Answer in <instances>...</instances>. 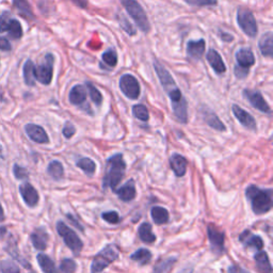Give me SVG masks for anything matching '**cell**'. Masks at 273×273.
Returning <instances> with one entry per match:
<instances>
[{"label": "cell", "mask_w": 273, "mask_h": 273, "mask_svg": "<svg viewBox=\"0 0 273 273\" xmlns=\"http://www.w3.org/2000/svg\"><path fill=\"white\" fill-rule=\"evenodd\" d=\"M154 69L156 71V74L158 76L161 86L164 92L170 97L172 104V110L175 114L176 119L183 124L188 122V113H187V101L183 94L177 87L175 80L173 79L172 75L169 73L159 61H154Z\"/></svg>", "instance_id": "obj_1"}, {"label": "cell", "mask_w": 273, "mask_h": 273, "mask_svg": "<svg viewBox=\"0 0 273 273\" xmlns=\"http://www.w3.org/2000/svg\"><path fill=\"white\" fill-rule=\"evenodd\" d=\"M247 198L251 202L252 211L256 215H264L272 208V190L260 189L257 186L251 185L246 189Z\"/></svg>", "instance_id": "obj_2"}, {"label": "cell", "mask_w": 273, "mask_h": 273, "mask_svg": "<svg viewBox=\"0 0 273 273\" xmlns=\"http://www.w3.org/2000/svg\"><path fill=\"white\" fill-rule=\"evenodd\" d=\"M126 162L123 159L122 154H115L107 160L106 174L103 180V188H111L115 190V188L120 184L125 174Z\"/></svg>", "instance_id": "obj_3"}, {"label": "cell", "mask_w": 273, "mask_h": 273, "mask_svg": "<svg viewBox=\"0 0 273 273\" xmlns=\"http://www.w3.org/2000/svg\"><path fill=\"white\" fill-rule=\"evenodd\" d=\"M120 2L142 32H150L151 24L142 6L136 0H120Z\"/></svg>", "instance_id": "obj_4"}, {"label": "cell", "mask_w": 273, "mask_h": 273, "mask_svg": "<svg viewBox=\"0 0 273 273\" xmlns=\"http://www.w3.org/2000/svg\"><path fill=\"white\" fill-rule=\"evenodd\" d=\"M119 258V252L114 246L109 245L94 256L91 264V272L99 273Z\"/></svg>", "instance_id": "obj_5"}, {"label": "cell", "mask_w": 273, "mask_h": 273, "mask_svg": "<svg viewBox=\"0 0 273 273\" xmlns=\"http://www.w3.org/2000/svg\"><path fill=\"white\" fill-rule=\"evenodd\" d=\"M56 227H57L58 234L63 238L64 244L70 248V250L73 252V253L78 255L83 248V243L78 237V235L62 221L57 222Z\"/></svg>", "instance_id": "obj_6"}, {"label": "cell", "mask_w": 273, "mask_h": 273, "mask_svg": "<svg viewBox=\"0 0 273 273\" xmlns=\"http://www.w3.org/2000/svg\"><path fill=\"white\" fill-rule=\"evenodd\" d=\"M237 24L244 32L250 37L255 38L258 32L256 19L250 10L246 8H238L237 10Z\"/></svg>", "instance_id": "obj_7"}, {"label": "cell", "mask_w": 273, "mask_h": 273, "mask_svg": "<svg viewBox=\"0 0 273 273\" xmlns=\"http://www.w3.org/2000/svg\"><path fill=\"white\" fill-rule=\"evenodd\" d=\"M0 32H7L13 40L22 39L24 35L22 24L16 18H12L9 11H5L0 15Z\"/></svg>", "instance_id": "obj_8"}, {"label": "cell", "mask_w": 273, "mask_h": 273, "mask_svg": "<svg viewBox=\"0 0 273 273\" xmlns=\"http://www.w3.org/2000/svg\"><path fill=\"white\" fill-rule=\"evenodd\" d=\"M54 63L55 57L52 54H47L38 66H36V79L44 86L51 83L54 76Z\"/></svg>", "instance_id": "obj_9"}, {"label": "cell", "mask_w": 273, "mask_h": 273, "mask_svg": "<svg viewBox=\"0 0 273 273\" xmlns=\"http://www.w3.org/2000/svg\"><path fill=\"white\" fill-rule=\"evenodd\" d=\"M120 90L129 99H138L141 93L139 81L130 74H125L120 78Z\"/></svg>", "instance_id": "obj_10"}, {"label": "cell", "mask_w": 273, "mask_h": 273, "mask_svg": "<svg viewBox=\"0 0 273 273\" xmlns=\"http://www.w3.org/2000/svg\"><path fill=\"white\" fill-rule=\"evenodd\" d=\"M207 234L213 252H215L218 255L222 254L224 252V233L222 230L217 228V226H215L214 224H209L207 227Z\"/></svg>", "instance_id": "obj_11"}, {"label": "cell", "mask_w": 273, "mask_h": 273, "mask_svg": "<svg viewBox=\"0 0 273 273\" xmlns=\"http://www.w3.org/2000/svg\"><path fill=\"white\" fill-rule=\"evenodd\" d=\"M245 98L253 106L255 109L259 110L262 113H271V108L269 106V104L265 100V98L262 97L261 93L255 90H250V89H245L244 92Z\"/></svg>", "instance_id": "obj_12"}, {"label": "cell", "mask_w": 273, "mask_h": 273, "mask_svg": "<svg viewBox=\"0 0 273 273\" xmlns=\"http://www.w3.org/2000/svg\"><path fill=\"white\" fill-rule=\"evenodd\" d=\"M18 190H19L20 196H22V198H23V201L25 202V204L28 207L33 208L39 204V201H40L39 192L30 183H28V182L23 183L22 185L19 186Z\"/></svg>", "instance_id": "obj_13"}, {"label": "cell", "mask_w": 273, "mask_h": 273, "mask_svg": "<svg viewBox=\"0 0 273 273\" xmlns=\"http://www.w3.org/2000/svg\"><path fill=\"white\" fill-rule=\"evenodd\" d=\"M25 132L30 140L39 144L49 143V136L45 129L40 125L29 123L25 125Z\"/></svg>", "instance_id": "obj_14"}, {"label": "cell", "mask_w": 273, "mask_h": 273, "mask_svg": "<svg viewBox=\"0 0 273 273\" xmlns=\"http://www.w3.org/2000/svg\"><path fill=\"white\" fill-rule=\"evenodd\" d=\"M232 111L235 115V118L241 123V125H243L244 127L252 131L257 130L256 121L248 111H246L245 109L239 107L238 105H235V104L232 106Z\"/></svg>", "instance_id": "obj_15"}, {"label": "cell", "mask_w": 273, "mask_h": 273, "mask_svg": "<svg viewBox=\"0 0 273 273\" xmlns=\"http://www.w3.org/2000/svg\"><path fill=\"white\" fill-rule=\"evenodd\" d=\"M48 240H49V235L44 227L36 228L30 235L31 244H32L35 249L40 250V251L46 250L48 246Z\"/></svg>", "instance_id": "obj_16"}, {"label": "cell", "mask_w": 273, "mask_h": 273, "mask_svg": "<svg viewBox=\"0 0 273 273\" xmlns=\"http://www.w3.org/2000/svg\"><path fill=\"white\" fill-rule=\"evenodd\" d=\"M206 48V42L204 39L197 41H189L187 43V55L188 57L197 61L202 59Z\"/></svg>", "instance_id": "obj_17"}, {"label": "cell", "mask_w": 273, "mask_h": 273, "mask_svg": "<svg viewBox=\"0 0 273 273\" xmlns=\"http://www.w3.org/2000/svg\"><path fill=\"white\" fill-rule=\"evenodd\" d=\"M235 58H236L237 65L240 67L250 70V67H252L255 64L254 54L250 48H240L236 52Z\"/></svg>", "instance_id": "obj_18"}, {"label": "cell", "mask_w": 273, "mask_h": 273, "mask_svg": "<svg viewBox=\"0 0 273 273\" xmlns=\"http://www.w3.org/2000/svg\"><path fill=\"white\" fill-rule=\"evenodd\" d=\"M239 241L248 248H255L257 250H261L264 248V241H262L261 237L254 235L249 229L244 230V232L239 235Z\"/></svg>", "instance_id": "obj_19"}, {"label": "cell", "mask_w": 273, "mask_h": 273, "mask_svg": "<svg viewBox=\"0 0 273 273\" xmlns=\"http://www.w3.org/2000/svg\"><path fill=\"white\" fill-rule=\"evenodd\" d=\"M206 59L217 74L221 75L226 72V66L224 64V61L221 55H220L217 50L209 49L206 55Z\"/></svg>", "instance_id": "obj_20"}, {"label": "cell", "mask_w": 273, "mask_h": 273, "mask_svg": "<svg viewBox=\"0 0 273 273\" xmlns=\"http://www.w3.org/2000/svg\"><path fill=\"white\" fill-rule=\"evenodd\" d=\"M202 114H203V119L207 123L209 127H212L215 130L218 131H225L226 127L223 124V122L218 118V115L208 108H203L202 109Z\"/></svg>", "instance_id": "obj_21"}, {"label": "cell", "mask_w": 273, "mask_h": 273, "mask_svg": "<svg viewBox=\"0 0 273 273\" xmlns=\"http://www.w3.org/2000/svg\"><path fill=\"white\" fill-rule=\"evenodd\" d=\"M87 99V89L82 85L73 87L69 94V100L74 106H83Z\"/></svg>", "instance_id": "obj_22"}, {"label": "cell", "mask_w": 273, "mask_h": 273, "mask_svg": "<svg viewBox=\"0 0 273 273\" xmlns=\"http://www.w3.org/2000/svg\"><path fill=\"white\" fill-rule=\"evenodd\" d=\"M5 250H6L7 253L13 258V260L18 261L19 264L22 265L24 268H26V269L31 268V265L29 264V262L22 255H20L18 248H17V244H16V241L14 240V238L11 237L8 240V244H7L6 248H5Z\"/></svg>", "instance_id": "obj_23"}, {"label": "cell", "mask_w": 273, "mask_h": 273, "mask_svg": "<svg viewBox=\"0 0 273 273\" xmlns=\"http://www.w3.org/2000/svg\"><path fill=\"white\" fill-rule=\"evenodd\" d=\"M187 165L188 161L184 156L175 153L170 157V166L176 176L183 177L187 172Z\"/></svg>", "instance_id": "obj_24"}, {"label": "cell", "mask_w": 273, "mask_h": 273, "mask_svg": "<svg viewBox=\"0 0 273 273\" xmlns=\"http://www.w3.org/2000/svg\"><path fill=\"white\" fill-rule=\"evenodd\" d=\"M114 192L118 194V196L122 199L123 202L132 201V199H134V197L136 195L134 182L132 180L128 181L127 183L121 186L119 189H115Z\"/></svg>", "instance_id": "obj_25"}, {"label": "cell", "mask_w": 273, "mask_h": 273, "mask_svg": "<svg viewBox=\"0 0 273 273\" xmlns=\"http://www.w3.org/2000/svg\"><path fill=\"white\" fill-rule=\"evenodd\" d=\"M12 3L13 7L15 8L19 15H22L24 18L28 20H33L36 18L32 8H31L28 0H12Z\"/></svg>", "instance_id": "obj_26"}, {"label": "cell", "mask_w": 273, "mask_h": 273, "mask_svg": "<svg viewBox=\"0 0 273 273\" xmlns=\"http://www.w3.org/2000/svg\"><path fill=\"white\" fill-rule=\"evenodd\" d=\"M23 76L24 81L28 87H35L36 86V65L32 60L28 59L23 66Z\"/></svg>", "instance_id": "obj_27"}, {"label": "cell", "mask_w": 273, "mask_h": 273, "mask_svg": "<svg viewBox=\"0 0 273 273\" xmlns=\"http://www.w3.org/2000/svg\"><path fill=\"white\" fill-rule=\"evenodd\" d=\"M254 260L256 264L255 267L259 273H272V266L266 252H258L254 256Z\"/></svg>", "instance_id": "obj_28"}, {"label": "cell", "mask_w": 273, "mask_h": 273, "mask_svg": "<svg viewBox=\"0 0 273 273\" xmlns=\"http://www.w3.org/2000/svg\"><path fill=\"white\" fill-rule=\"evenodd\" d=\"M37 261L44 273H59L54 260H52L48 255L44 253H39L37 255Z\"/></svg>", "instance_id": "obj_29"}, {"label": "cell", "mask_w": 273, "mask_h": 273, "mask_svg": "<svg viewBox=\"0 0 273 273\" xmlns=\"http://www.w3.org/2000/svg\"><path fill=\"white\" fill-rule=\"evenodd\" d=\"M273 36L272 32H267L262 36L258 42L259 50L264 57H272L273 54Z\"/></svg>", "instance_id": "obj_30"}, {"label": "cell", "mask_w": 273, "mask_h": 273, "mask_svg": "<svg viewBox=\"0 0 273 273\" xmlns=\"http://www.w3.org/2000/svg\"><path fill=\"white\" fill-rule=\"evenodd\" d=\"M151 216H152L154 223L157 225L165 224L170 219L169 212H167L164 207H161V206H154L151 209Z\"/></svg>", "instance_id": "obj_31"}, {"label": "cell", "mask_w": 273, "mask_h": 273, "mask_svg": "<svg viewBox=\"0 0 273 273\" xmlns=\"http://www.w3.org/2000/svg\"><path fill=\"white\" fill-rule=\"evenodd\" d=\"M47 173L52 180L60 181L64 176V167L60 161L52 160L47 166Z\"/></svg>", "instance_id": "obj_32"}, {"label": "cell", "mask_w": 273, "mask_h": 273, "mask_svg": "<svg viewBox=\"0 0 273 273\" xmlns=\"http://www.w3.org/2000/svg\"><path fill=\"white\" fill-rule=\"evenodd\" d=\"M138 233L140 239L145 244H153L156 241V236L152 232V225L148 222H144L139 226Z\"/></svg>", "instance_id": "obj_33"}, {"label": "cell", "mask_w": 273, "mask_h": 273, "mask_svg": "<svg viewBox=\"0 0 273 273\" xmlns=\"http://www.w3.org/2000/svg\"><path fill=\"white\" fill-rule=\"evenodd\" d=\"M130 259L138 262V264H140V266H144L151 261L152 253L148 249L142 248V249H139L138 251H135L134 253H132L130 256Z\"/></svg>", "instance_id": "obj_34"}, {"label": "cell", "mask_w": 273, "mask_h": 273, "mask_svg": "<svg viewBox=\"0 0 273 273\" xmlns=\"http://www.w3.org/2000/svg\"><path fill=\"white\" fill-rule=\"evenodd\" d=\"M76 165L79 167V169H81L83 172H85L88 176L94 175V173H95V170H96L95 162H94L90 158H87V157L86 158H80L76 162Z\"/></svg>", "instance_id": "obj_35"}, {"label": "cell", "mask_w": 273, "mask_h": 273, "mask_svg": "<svg viewBox=\"0 0 273 273\" xmlns=\"http://www.w3.org/2000/svg\"><path fill=\"white\" fill-rule=\"evenodd\" d=\"M2 273H20V268L13 259H5L0 261Z\"/></svg>", "instance_id": "obj_36"}, {"label": "cell", "mask_w": 273, "mask_h": 273, "mask_svg": "<svg viewBox=\"0 0 273 273\" xmlns=\"http://www.w3.org/2000/svg\"><path fill=\"white\" fill-rule=\"evenodd\" d=\"M132 114L135 119L142 122H148L150 119V113L144 105H134L132 107Z\"/></svg>", "instance_id": "obj_37"}, {"label": "cell", "mask_w": 273, "mask_h": 273, "mask_svg": "<svg viewBox=\"0 0 273 273\" xmlns=\"http://www.w3.org/2000/svg\"><path fill=\"white\" fill-rule=\"evenodd\" d=\"M86 89L89 91V94H90V96H91L93 103L95 104L96 106L99 107L100 105H101V103H103V95H101V93L90 81H86Z\"/></svg>", "instance_id": "obj_38"}, {"label": "cell", "mask_w": 273, "mask_h": 273, "mask_svg": "<svg viewBox=\"0 0 273 273\" xmlns=\"http://www.w3.org/2000/svg\"><path fill=\"white\" fill-rule=\"evenodd\" d=\"M176 262V258H167L156 265L153 273H167Z\"/></svg>", "instance_id": "obj_39"}, {"label": "cell", "mask_w": 273, "mask_h": 273, "mask_svg": "<svg viewBox=\"0 0 273 273\" xmlns=\"http://www.w3.org/2000/svg\"><path fill=\"white\" fill-rule=\"evenodd\" d=\"M101 60L106 63L107 65L114 67L115 65L118 64V55L117 52H115L114 49H108L107 51H105L103 56H101Z\"/></svg>", "instance_id": "obj_40"}, {"label": "cell", "mask_w": 273, "mask_h": 273, "mask_svg": "<svg viewBox=\"0 0 273 273\" xmlns=\"http://www.w3.org/2000/svg\"><path fill=\"white\" fill-rule=\"evenodd\" d=\"M13 175L18 181H26L29 177V172L25 166L15 163L13 165Z\"/></svg>", "instance_id": "obj_41"}, {"label": "cell", "mask_w": 273, "mask_h": 273, "mask_svg": "<svg viewBox=\"0 0 273 273\" xmlns=\"http://www.w3.org/2000/svg\"><path fill=\"white\" fill-rule=\"evenodd\" d=\"M76 268H77L76 262L71 258H64L61 261L60 270L63 273H74L76 271Z\"/></svg>", "instance_id": "obj_42"}, {"label": "cell", "mask_w": 273, "mask_h": 273, "mask_svg": "<svg viewBox=\"0 0 273 273\" xmlns=\"http://www.w3.org/2000/svg\"><path fill=\"white\" fill-rule=\"evenodd\" d=\"M101 218L109 224H119L121 221V218L118 214V212H106L103 213Z\"/></svg>", "instance_id": "obj_43"}, {"label": "cell", "mask_w": 273, "mask_h": 273, "mask_svg": "<svg viewBox=\"0 0 273 273\" xmlns=\"http://www.w3.org/2000/svg\"><path fill=\"white\" fill-rule=\"evenodd\" d=\"M183 2L196 7H212L218 4V0H183Z\"/></svg>", "instance_id": "obj_44"}, {"label": "cell", "mask_w": 273, "mask_h": 273, "mask_svg": "<svg viewBox=\"0 0 273 273\" xmlns=\"http://www.w3.org/2000/svg\"><path fill=\"white\" fill-rule=\"evenodd\" d=\"M120 25H121V27L124 29V31L127 35H129V36H134L135 35V30L133 29V27L131 26V24L124 16H121Z\"/></svg>", "instance_id": "obj_45"}, {"label": "cell", "mask_w": 273, "mask_h": 273, "mask_svg": "<svg viewBox=\"0 0 273 273\" xmlns=\"http://www.w3.org/2000/svg\"><path fill=\"white\" fill-rule=\"evenodd\" d=\"M62 133H63V135L65 136L66 139H71L72 136L76 133L75 126L73 125L71 122H66L65 125H64V127H63Z\"/></svg>", "instance_id": "obj_46"}, {"label": "cell", "mask_w": 273, "mask_h": 273, "mask_svg": "<svg viewBox=\"0 0 273 273\" xmlns=\"http://www.w3.org/2000/svg\"><path fill=\"white\" fill-rule=\"evenodd\" d=\"M249 72L250 70H247V69H244V67H240L238 66L237 64L235 65V69H234V73H235V76L239 79H245L248 77L249 75Z\"/></svg>", "instance_id": "obj_47"}, {"label": "cell", "mask_w": 273, "mask_h": 273, "mask_svg": "<svg viewBox=\"0 0 273 273\" xmlns=\"http://www.w3.org/2000/svg\"><path fill=\"white\" fill-rule=\"evenodd\" d=\"M12 49L11 43L6 37H0V50L3 51H10Z\"/></svg>", "instance_id": "obj_48"}, {"label": "cell", "mask_w": 273, "mask_h": 273, "mask_svg": "<svg viewBox=\"0 0 273 273\" xmlns=\"http://www.w3.org/2000/svg\"><path fill=\"white\" fill-rule=\"evenodd\" d=\"M228 273H250V272L239 266H232L228 268Z\"/></svg>", "instance_id": "obj_49"}, {"label": "cell", "mask_w": 273, "mask_h": 273, "mask_svg": "<svg viewBox=\"0 0 273 273\" xmlns=\"http://www.w3.org/2000/svg\"><path fill=\"white\" fill-rule=\"evenodd\" d=\"M72 2L82 9H85L88 7V0H72Z\"/></svg>", "instance_id": "obj_50"}, {"label": "cell", "mask_w": 273, "mask_h": 273, "mask_svg": "<svg viewBox=\"0 0 273 273\" xmlns=\"http://www.w3.org/2000/svg\"><path fill=\"white\" fill-rule=\"evenodd\" d=\"M219 36H220V38H221V40H223L225 42H232L234 40L233 36H230V35L225 33V32H220Z\"/></svg>", "instance_id": "obj_51"}, {"label": "cell", "mask_w": 273, "mask_h": 273, "mask_svg": "<svg viewBox=\"0 0 273 273\" xmlns=\"http://www.w3.org/2000/svg\"><path fill=\"white\" fill-rule=\"evenodd\" d=\"M67 218H69V219H71V220H72V223L74 224L75 226H77V227H78V228L81 230V232H82V230H83V227H82V226H81V225H80V224H79V223L76 221V220H75L74 218H73V216H72V215L67 214Z\"/></svg>", "instance_id": "obj_52"}, {"label": "cell", "mask_w": 273, "mask_h": 273, "mask_svg": "<svg viewBox=\"0 0 273 273\" xmlns=\"http://www.w3.org/2000/svg\"><path fill=\"white\" fill-rule=\"evenodd\" d=\"M6 220V215H5V211H4V207L2 205V203H0V223L5 222Z\"/></svg>", "instance_id": "obj_53"}, {"label": "cell", "mask_w": 273, "mask_h": 273, "mask_svg": "<svg viewBox=\"0 0 273 273\" xmlns=\"http://www.w3.org/2000/svg\"><path fill=\"white\" fill-rule=\"evenodd\" d=\"M8 234V230L6 226H0V239H5Z\"/></svg>", "instance_id": "obj_54"}, {"label": "cell", "mask_w": 273, "mask_h": 273, "mask_svg": "<svg viewBox=\"0 0 273 273\" xmlns=\"http://www.w3.org/2000/svg\"><path fill=\"white\" fill-rule=\"evenodd\" d=\"M4 96H5V94H4V90L2 89V87H0V101H5Z\"/></svg>", "instance_id": "obj_55"}, {"label": "cell", "mask_w": 273, "mask_h": 273, "mask_svg": "<svg viewBox=\"0 0 273 273\" xmlns=\"http://www.w3.org/2000/svg\"><path fill=\"white\" fill-rule=\"evenodd\" d=\"M4 159V155H3V146L0 144V160Z\"/></svg>", "instance_id": "obj_56"}, {"label": "cell", "mask_w": 273, "mask_h": 273, "mask_svg": "<svg viewBox=\"0 0 273 273\" xmlns=\"http://www.w3.org/2000/svg\"><path fill=\"white\" fill-rule=\"evenodd\" d=\"M29 273H36V272H29Z\"/></svg>", "instance_id": "obj_57"}]
</instances>
